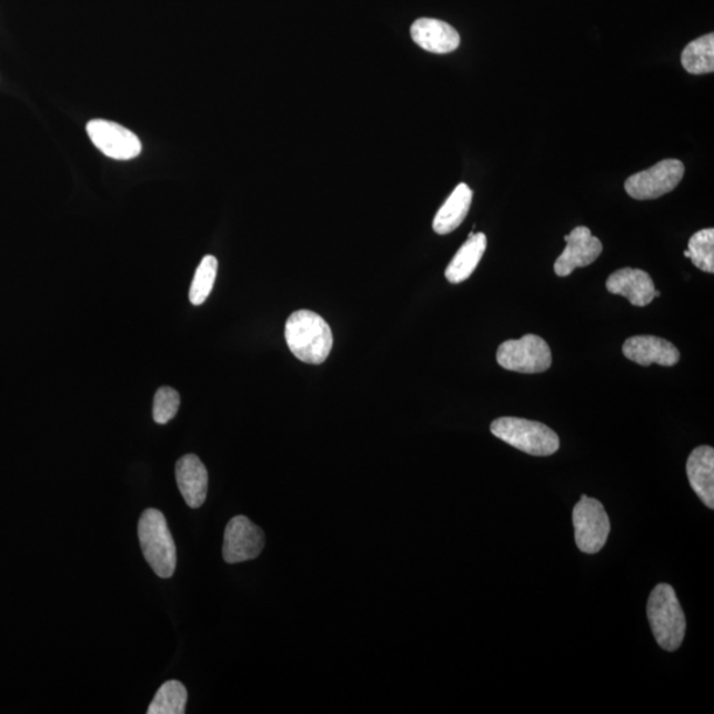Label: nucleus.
Here are the masks:
<instances>
[{"mask_svg": "<svg viewBox=\"0 0 714 714\" xmlns=\"http://www.w3.org/2000/svg\"><path fill=\"white\" fill-rule=\"evenodd\" d=\"M606 289L614 295L627 298L633 306H648L655 300V285L647 272L625 268L616 270L606 281Z\"/></svg>", "mask_w": 714, "mask_h": 714, "instance_id": "f8f14e48", "label": "nucleus"}, {"mask_svg": "<svg viewBox=\"0 0 714 714\" xmlns=\"http://www.w3.org/2000/svg\"><path fill=\"white\" fill-rule=\"evenodd\" d=\"M575 544L581 552L599 553L605 546L610 533V520L597 499L581 496L573 510Z\"/></svg>", "mask_w": 714, "mask_h": 714, "instance_id": "423d86ee", "label": "nucleus"}, {"mask_svg": "<svg viewBox=\"0 0 714 714\" xmlns=\"http://www.w3.org/2000/svg\"><path fill=\"white\" fill-rule=\"evenodd\" d=\"M415 44L428 52L445 54L454 52L461 44L460 33L454 27L439 19L421 18L411 27Z\"/></svg>", "mask_w": 714, "mask_h": 714, "instance_id": "ddd939ff", "label": "nucleus"}, {"mask_svg": "<svg viewBox=\"0 0 714 714\" xmlns=\"http://www.w3.org/2000/svg\"><path fill=\"white\" fill-rule=\"evenodd\" d=\"M473 195L474 193L467 184L457 185L445 204L436 212L433 221L434 232L439 234L454 232L466 219L471 203H473Z\"/></svg>", "mask_w": 714, "mask_h": 714, "instance_id": "f3484780", "label": "nucleus"}, {"mask_svg": "<svg viewBox=\"0 0 714 714\" xmlns=\"http://www.w3.org/2000/svg\"><path fill=\"white\" fill-rule=\"evenodd\" d=\"M685 168L677 159H664L646 171L634 173L625 183L628 195L635 200H654L667 195L682 182Z\"/></svg>", "mask_w": 714, "mask_h": 714, "instance_id": "0eeeda50", "label": "nucleus"}, {"mask_svg": "<svg viewBox=\"0 0 714 714\" xmlns=\"http://www.w3.org/2000/svg\"><path fill=\"white\" fill-rule=\"evenodd\" d=\"M661 296V291L655 290V298Z\"/></svg>", "mask_w": 714, "mask_h": 714, "instance_id": "b1692460", "label": "nucleus"}, {"mask_svg": "<svg viewBox=\"0 0 714 714\" xmlns=\"http://www.w3.org/2000/svg\"><path fill=\"white\" fill-rule=\"evenodd\" d=\"M686 475L691 487L702 502L714 509V450L711 446H698L686 461Z\"/></svg>", "mask_w": 714, "mask_h": 714, "instance_id": "2eb2a0df", "label": "nucleus"}, {"mask_svg": "<svg viewBox=\"0 0 714 714\" xmlns=\"http://www.w3.org/2000/svg\"><path fill=\"white\" fill-rule=\"evenodd\" d=\"M690 260L705 273H714V229L706 228L693 234L688 242Z\"/></svg>", "mask_w": 714, "mask_h": 714, "instance_id": "412c9836", "label": "nucleus"}, {"mask_svg": "<svg viewBox=\"0 0 714 714\" xmlns=\"http://www.w3.org/2000/svg\"><path fill=\"white\" fill-rule=\"evenodd\" d=\"M566 248L556 262L554 273L559 276L571 275L575 269L592 265L603 251L600 239L586 227L574 228L565 235Z\"/></svg>", "mask_w": 714, "mask_h": 714, "instance_id": "9d476101", "label": "nucleus"}, {"mask_svg": "<svg viewBox=\"0 0 714 714\" xmlns=\"http://www.w3.org/2000/svg\"><path fill=\"white\" fill-rule=\"evenodd\" d=\"M684 258L690 259V252L688 251L684 252Z\"/></svg>", "mask_w": 714, "mask_h": 714, "instance_id": "5701e85b", "label": "nucleus"}, {"mask_svg": "<svg viewBox=\"0 0 714 714\" xmlns=\"http://www.w3.org/2000/svg\"><path fill=\"white\" fill-rule=\"evenodd\" d=\"M285 338L293 355L308 364L324 363L334 344L328 322L309 310L295 311L289 316Z\"/></svg>", "mask_w": 714, "mask_h": 714, "instance_id": "f257e3e1", "label": "nucleus"}, {"mask_svg": "<svg viewBox=\"0 0 714 714\" xmlns=\"http://www.w3.org/2000/svg\"><path fill=\"white\" fill-rule=\"evenodd\" d=\"M497 364L502 369L519 373H542L551 369V346L543 338L525 335L517 341H507L499 346Z\"/></svg>", "mask_w": 714, "mask_h": 714, "instance_id": "39448f33", "label": "nucleus"}, {"mask_svg": "<svg viewBox=\"0 0 714 714\" xmlns=\"http://www.w3.org/2000/svg\"><path fill=\"white\" fill-rule=\"evenodd\" d=\"M647 616L658 646L670 653L681 648L686 621L674 587L661 584L654 589L648 599Z\"/></svg>", "mask_w": 714, "mask_h": 714, "instance_id": "f03ea898", "label": "nucleus"}, {"mask_svg": "<svg viewBox=\"0 0 714 714\" xmlns=\"http://www.w3.org/2000/svg\"><path fill=\"white\" fill-rule=\"evenodd\" d=\"M138 537L145 561L158 577L170 579L177 570V546L161 511L145 510L138 524Z\"/></svg>", "mask_w": 714, "mask_h": 714, "instance_id": "7ed1b4c3", "label": "nucleus"}, {"mask_svg": "<svg viewBox=\"0 0 714 714\" xmlns=\"http://www.w3.org/2000/svg\"><path fill=\"white\" fill-rule=\"evenodd\" d=\"M682 64L691 74H706L714 71V34L693 40L684 48Z\"/></svg>", "mask_w": 714, "mask_h": 714, "instance_id": "a211bd4d", "label": "nucleus"}, {"mask_svg": "<svg viewBox=\"0 0 714 714\" xmlns=\"http://www.w3.org/2000/svg\"><path fill=\"white\" fill-rule=\"evenodd\" d=\"M180 406V396L175 390L170 386H163L158 390L154 398V406H152V418L159 425L169 424L172 419H175Z\"/></svg>", "mask_w": 714, "mask_h": 714, "instance_id": "4be33fe9", "label": "nucleus"}, {"mask_svg": "<svg viewBox=\"0 0 714 714\" xmlns=\"http://www.w3.org/2000/svg\"><path fill=\"white\" fill-rule=\"evenodd\" d=\"M87 133L103 155L115 161H130L141 154L142 143L133 131L115 122L93 120L87 124Z\"/></svg>", "mask_w": 714, "mask_h": 714, "instance_id": "6e6552de", "label": "nucleus"}, {"mask_svg": "<svg viewBox=\"0 0 714 714\" xmlns=\"http://www.w3.org/2000/svg\"><path fill=\"white\" fill-rule=\"evenodd\" d=\"M265 545L260 526L247 516H234L224 533L223 557L228 564L245 563L258 559Z\"/></svg>", "mask_w": 714, "mask_h": 714, "instance_id": "1a4fd4ad", "label": "nucleus"}, {"mask_svg": "<svg viewBox=\"0 0 714 714\" xmlns=\"http://www.w3.org/2000/svg\"><path fill=\"white\" fill-rule=\"evenodd\" d=\"M177 482L180 494L191 509L204 504L208 492V471L195 454H187L177 463Z\"/></svg>", "mask_w": 714, "mask_h": 714, "instance_id": "4468645a", "label": "nucleus"}, {"mask_svg": "<svg viewBox=\"0 0 714 714\" xmlns=\"http://www.w3.org/2000/svg\"><path fill=\"white\" fill-rule=\"evenodd\" d=\"M218 269L219 262L213 255H205V258L201 260L190 289V301L192 304H195V306L203 304L208 300V296L211 295L214 281H217Z\"/></svg>", "mask_w": 714, "mask_h": 714, "instance_id": "aec40b11", "label": "nucleus"}, {"mask_svg": "<svg viewBox=\"0 0 714 714\" xmlns=\"http://www.w3.org/2000/svg\"><path fill=\"white\" fill-rule=\"evenodd\" d=\"M187 700H189V693H187L185 686L178 681H170L159 688L149 706L148 713L183 714L185 713Z\"/></svg>", "mask_w": 714, "mask_h": 714, "instance_id": "6ab92c4d", "label": "nucleus"}, {"mask_svg": "<svg viewBox=\"0 0 714 714\" xmlns=\"http://www.w3.org/2000/svg\"><path fill=\"white\" fill-rule=\"evenodd\" d=\"M491 433L520 452L533 456L552 455L560 449L559 435L542 422L502 418L492 422Z\"/></svg>", "mask_w": 714, "mask_h": 714, "instance_id": "20e7f679", "label": "nucleus"}, {"mask_svg": "<svg viewBox=\"0 0 714 714\" xmlns=\"http://www.w3.org/2000/svg\"><path fill=\"white\" fill-rule=\"evenodd\" d=\"M622 351L623 355L631 362L643 366L651 364L672 366L681 360V352L674 344L665 341V339L651 335H637L627 339L623 344Z\"/></svg>", "mask_w": 714, "mask_h": 714, "instance_id": "9b49d317", "label": "nucleus"}, {"mask_svg": "<svg viewBox=\"0 0 714 714\" xmlns=\"http://www.w3.org/2000/svg\"><path fill=\"white\" fill-rule=\"evenodd\" d=\"M487 249V238L484 233H473L469 235V240L464 242L460 251L455 254L452 262L445 272L446 280L450 283H461L470 279V275L475 272L477 265Z\"/></svg>", "mask_w": 714, "mask_h": 714, "instance_id": "dca6fc26", "label": "nucleus"}]
</instances>
